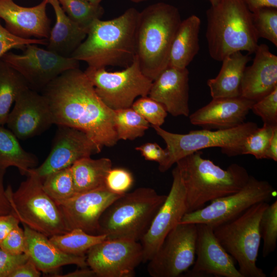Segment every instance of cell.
I'll return each instance as SVG.
<instances>
[{"label":"cell","mask_w":277,"mask_h":277,"mask_svg":"<svg viewBox=\"0 0 277 277\" xmlns=\"http://www.w3.org/2000/svg\"><path fill=\"white\" fill-rule=\"evenodd\" d=\"M42 94L49 102L53 124L80 130L102 148L117 143L114 110L102 101L79 68L62 73Z\"/></svg>","instance_id":"6da1fadb"},{"label":"cell","mask_w":277,"mask_h":277,"mask_svg":"<svg viewBox=\"0 0 277 277\" xmlns=\"http://www.w3.org/2000/svg\"><path fill=\"white\" fill-rule=\"evenodd\" d=\"M139 11L129 8L113 19H96L85 39L71 57L86 62L88 67L108 66L126 68L135 55V33Z\"/></svg>","instance_id":"7a4b0ae2"},{"label":"cell","mask_w":277,"mask_h":277,"mask_svg":"<svg viewBox=\"0 0 277 277\" xmlns=\"http://www.w3.org/2000/svg\"><path fill=\"white\" fill-rule=\"evenodd\" d=\"M201 150L197 151L176 163L185 188L187 213L238 191L250 176L247 170L236 163L223 169L212 161L203 158Z\"/></svg>","instance_id":"3957f363"},{"label":"cell","mask_w":277,"mask_h":277,"mask_svg":"<svg viewBox=\"0 0 277 277\" xmlns=\"http://www.w3.org/2000/svg\"><path fill=\"white\" fill-rule=\"evenodd\" d=\"M182 21L178 8L164 2L139 12L135 55L142 73L152 81L168 66L172 44Z\"/></svg>","instance_id":"277c9868"},{"label":"cell","mask_w":277,"mask_h":277,"mask_svg":"<svg viewBox=\"0 0 277 277\" xmlns=\"http://www.w3.org/2000/svg\"><path fill=\"white\" fill-rule=\"evenodd\" d=\"M206 37L210 56L222 62L236 52L254 53L258 37L252 12L243 0H220L206 11Z\"/></svg>","instance_id":"5b68a950"},{"label":"cell","mask_w":277,"mask_h":277,"mask_svg":"<svg viewBox=\"0 0 277 277\" xmlns=\"http://www.w3.org/2000/svg\"><path fill=\"white\" fill-rule=\"evenodd\" d=\"M166 196L149 187L125 193L104 212L97 234L105 235L108 240L140 241Z\"/></svg>","instance_id":"8992f818"},{"label":"cell","mask_w":277,"mask_h":277,"mask_svg":"<svg viewBox=\"0 0 277 277\" xmlns=\"http://www.w3.org/2000/svg\"><path fill=\"white\" fill-rule=\"evenodd\" d=\"M17 189H6L12 213L23 224L47 237L69 231L55 202L44 191L42 180L31 169Z\"/></svg>","instance_id":"52a82bcc"},{"label":"cell","mask_w":277,"mask_h":277,"mask_svg":"<svg viewBox=\"0 0 277 277\" xmlns=\"http://www.w3.org/2000/svg\"><path fill=\"white\" fill-rule=\"evenodd\" d=\"M268 204H254L235 219L213 228L220 243L238 263L243 277L267 276L256 263L261 240L259 223Z\"/></svg>","instance_id":"ba28073f"},{"label":"cell","mask_w":277,"mask_h":277,"mask_svg":"<svg viewBox=\"0 0 277 277\" xmlns=\"http://www.w3.org/2000/svg\"><path fill=\"white\" fill-rule=\"evenodd\" d=\"M152 127L166 144V159L159 165L161 172L167 171L184 157L205 148L219 147L222 153L229 156L240 155L244 140L258 127L255 123L248 122L230 129L215 131L203 129L178 134L167 131L160 126Z\"/></svg>","instance_id":"9c48e42d"},{"label":"cell","mask_w":277,"mask_h":277,"mask_svg":"<svg viewBox=\"0 0 277 277\" xmlns=\"http://www.w3.org/2000/svg\"><path fill=\"white\" fill-rule=\"evenodd\" d=\"M84 72L100 98L114 110L131 107L136 97L148 96L153 82L142 73L135 55L123 70L88 67Z\"/></svg>","instance_id":"30bf717a"},{"label":"cell","mask_w":277,"mask_h":277,"mask_svg":"<svg viewBox=\"0 0 277 277\" xmlns=\"http://www.w3.org/2000/svg\"><path fill=\"white\" fill-rule=\"evenodd\" d=\"M277 192L267 181L250 175L247 182L238 191L210 202L206 207L186 213L180 223L204 224L213 228L228 222L256 203L268 202Z\"/></svg>","instance_id":"8fae6325"},{"label":"cell","mask_w":277,"mask_h":277,"mask_svg":"<svg viewBox=\"0 0 277 277\" xmlns=\"http://www.w3.org/2000/svg\"><path fill=\"white\" fill-rule=\"evenodd\" d=\"M196 224H177L147 263L152 277H177L188 271L195 259Z\"/></svg>","instance_id":"7c38bea8"},{"label":"cell","mask_w":277,"mask_h":277,"mask_svg":"<svg viewBox=\"0 0 277 277\" xmlns=\"http://www.w3.org/2000/svg\"><path fill=\"white\" fill-rule=\"evenodd\" d=\"M22 54L5 53L1 60L18 72L31 89L43 90L64 72L79 68V61L66 57L35 44L26 45Z\"/></svg>","instance_id":"4fadbf2b"},{"label":"cell","mask_w":277,"mask_h":277,"mask_svg":"<svg viewBox=\"0 0 277 277\" xmlns=\"http://www.w3.org/2000/svg\"><path fill=\"white\" fill-rule=\"evenodd\" d=\"M86 262L98 277H132L143 263L140 242L125 239H106L91 247Z\"/></svg>","instance_id":"5bb4252c"},{"label":"cell","mask_w":277,"mask_h":277,"mask_svg":"<svg viewBox=\"0 0 277 277\" xmlns=\"http://www.w3.org/2000/svg\"><path fill=\"white\" fill-rule=\"evenodd\" d=\"M172 175L173 181L169 194L140 241L143 263L152 259L167 234L187 213L185 188L176 166Z\"/></svg>","instance_id":"9a60e30c"},{"label":"cell","mask_w":277,"mask_h":277,"mask_svg":"<svg viewBox=\"0 0 277 277\" xmlns=\"http://www.w3.org/2000/svg\"><path fill=\"white\" fill-rule=\"evenodd\" d=\"M122 195L114 193L104 186L55 202L69 231L78 228L89 234H97L102 215Z\"/></svg>","instance_id":"2e32d148"},{"label":"cell","mask_w":277,"mask_h":277,"mask_svg":"<svg viewBox=\"0 0 277 277\" xmlns=\"http://www.w3.org/2000/svg\"><path fill=\"white\" fill-rule=\"evenodd\" d=\"M58 127L48 156L39 167L32 169L42 181L48 174L71 167L76 161L102 149L84 132L66 126Z\"/></svg>","instance_id":"e0dca14e"},{"label":"cell","mask_w":277,"mask_h":277,"mask_svg":"<svg viewBox=\"0 0 277 277\" xmlns=\"http://www.w3.org/2000/svg\"><path fill=\"white\" fill-rule=\"evenodd\" d=\"M6 122L9 130L19 140H26L43 132L53 124L47 98L28 88L16 98Z\"/></svg>","instance_id":"ac0fdd59"},{"label":"cell","mask_w":277,"mask_h":277,"mask_svg":"<svg viewBox=\"0 0 277 277\" xmlns=\"http://www.w3.org/2000/svg\"><path fill=\"white\" fill-rule=\"evenodd\" d=\"M196 227V259L188 276L243 277L234 259L216 239L213 228L204 224H197Z\"/></svg>","instance_id":"d6986e66"},{"label":"cell","mask_w":277,"mask_h":277,"mask_svg":"<svg viewBox=\"0 0 277 277\" xmlns=\"http://www.w3.org/2000/svg\"><path fill=\"white\" fill-rule=\"evenodd\" d=\"M48 0L31 7L19 6L13 0H0V18L5 28L12 34L24 38L48 39L50 20L46 13Z\"/></svg>","instance_id":"ffe728a7"},{"label":"cell","mask_w":277,"mask_h":277,"mask_svg":"<svg viewBox=\"0 0 277 277\" xmlns=\"http://www.w3.org/2000/svg\"><path fill=\"white\" fill-rule=\"evenodd\" d=\"M255 102L241 96L219 97L189 116L190 123L206 129H227L245 122Z\"/></svg>","instance_id":"44dd1931"},{"label":"cell","mask_w":277,"mask_h":277,"mask_svg":"<svg viewBox=\"0 0 277 277\" xmlns=\"http://www.w3.org/2000/svg\"><path fill=\"white\" fill-rule=\"evenodd\" d=\"M189 71L168 66L152 82L148 96L174 116H189Z\"/></svg>","instance_id":"7402d4cb"},{"label":"cell","mask_w":277,"mask_h":277,"mask_svg":"<svg viewBox=\"0 0 277 277\" xmlns=\"http://www.w3.org/2000/svg\"><path fill=\"white\" fill-rule=\"evenodd\" d=\"M254 54L244 70L240 96L256 102L277 87V56L264 44H259Z\"/></svg>","instance_id":"603a6c76"},{"label":"cell","mask_w":277,"mask_h":277,"mask_svg":"<svg viewBox=\"0 0 277 277\" xmlns=\"http://www.w3.org/2000/svg\"><path fill=\"white\" fill-rule=\"evenodd\" d=\"M23 225L25 236L24 253L40 271L51 272L71 264L81 268L88 266L86 256L66 253L54 246L47 236Z\"/></svg>","instance_id":"cb8c5ba5"},{"label":"cell","mask_w":277,"mask_h":277,"mask_svg":"<svg viewBox=\"0 0 277 277\" xmlns=\"http://www.w3.org/2000/svg\"><path fill=\"white\" fill-rule=\"evenodd\" d=\"M48 1L53 8L56 21L47 39L46 49L63 57H71L86 37L88 31L65 13L58 0Z\"/></svg>","instance_id":"d4e9b609"},{"label":"cell","mask_w":277,"mask_h":277,"mask_svg":"<svg viewBox=\"0 0 277 277\" xmlns=\"http://www.w3.org/2000/svg\"><path fill=\"white\" fill-rule=\"evenodd\" d=\"M249 54L236 52L224 59L217 75L209 79L207 84L212 98L240 96L241 85Z\"/></svg>","instance_id":"484cf974"},{"label":"cell","mask_w":277,"mask_h":277,"mask_svg":"<svg viewBox=\"0 0 277 277\" xmlns=\"http://www.w3.org/2000/svg\"><path fill=\"white\" fill-rule=\"evenodd\" d=\"M201 22L196 15L182 21L174 37L168 66L186 68L198 53Z\"/></svg>","instance_id":"4316f807"},{"label":"cell","mask_w":277,"mask_h":277,"mask_svg":"<svg viewBox=\"0 0 277 277\" xmlns=\"http://www.w3.org/2000/svg\"><path fill=\"white\" fill-rule=\"evenodd\" d=\"M111 168V161L106 157H86L76 161L71 166L76 193L105 186L106 175Z\"/></svg>","instance_id":"83f0119b"},{"label":"cell","mask_w":277,"mask_h":277,"mask_svg":"<svg viewBox=\"0 0 277 277\" xmlns=\"http://www.w3.org/2000/svg\"><path fill=\"white\" fill-rule=\"evenodd\" d=\"M37 164L36 156L25 150L10 130L0 126V171L13 166L22 175H27Z\"/></svg>","instance_id":"f1b7e54d"},{"label":"cell","mask_w":277,"mask_h":277,"mask_svg":"<svg viewBox=\"0 0 277 277\" xmlns=\"http://www.w3.org/2000/svg\"><path fill=\"white\" fill-rule=\"evenodd\" d=\"M30 88L24 77L0 60V126L6 124L10 108L23 91Z\"/></svg>","instance_id":"f546056e"},{"label":"cell","mask_w":277,"mask_h":277,"mask_svg":"<svg viewBox=\"0 0 277 277\" xmlns=\"http://www.w3.org/2000/svg\"><path fill=\"white\" fill-rule=\"evenodd\" d=\"M106 239L105 235L91 234L78 228L49 238L51 242L62 251L77 256H86L91 247Z\"/></svg>","instance_id":"4dcf8cb0"},{"label":"cell","mask_w":277,"mask_h":277,"mask_svg":"<svg viewBox=\"0 0 277 277\" xmlns=\"http://www.w3.org/2000/svg\"><path fill=\"white\" fill-rule=\"evenodd\" d=\"M114 112L115 128L118 140H133L141 137L150 126V124L132 107Z\"/></svg>","instance_id":"1f68e13d"},{"label":"cell","mask_w":277,"mask_h":277,"mask_svg":"<svg viewBox=\"0 0 277 277\" xmlns=\"http://www.w3.org/2000/svg\"><path fill=\"white\" fill-rule=\"evenodd\" d=\"M65 13L74 22L87 31L96 19H101L104 9L100 4L86 0H58Z\"/></svg>","instance_id":"d6a6232c"},{"label":"cell","mask_w":277,"mask_h":277,"mask_svg":"<svg viewBox=\"0 0 277 277\" xmlns=\"http://www.w3.org/2000/svg\"><path fill=\"white\" fill-rule=\"evenodd\" d=\"M42 185L45 192L54 201L65 200L76 194L71 167L48 174Z\"/></svg>","instance_id":"836d02e7"},{"label":"cell","mask_w":277,"mask_h":277,"mask_svg":"<svg viewBox=\"0 0 277 277\" xmlns=\"http://www.w3.org/2000/svg\"><path fill=\"white\" fill-rule=\"evenodd\" d=\"M261 239L263 241V256L265 258L275 250L277 242V201L268 204L259 223Z\"/></svg>","instance_id":"e575fe53"},{"label":"cell","mask_w":277,"mask_h":277,"mask_svg":"<svg viewBox=\"0 0 277 277\" xmlns=\"http://www.w3.org/2000/svg\"><path fill=\"white\" fill-rule=\"evenodd\" d=\"M263 124L249 134L244 140L240 151V155L250 154L257 160L265 159V154L273 134L274 128Z\"/></svg>","instance_id":"d590c367"},{"label":"cell","mask_w":277,"mask_h":277,"mask_svg":"<svg viewBox=\"0 0 277 277\" xmlns=\"http://www.w3.org/2000/svg\"><path fill=\"white\" fill-rule=\"evenodd\" d=\"M252 12V22L258 37L277 47V8L265 7Z\"/></svg>","instance_id":"8d00e7d4"},{"label":"cell","mask_w":277,"mask_h":277,"mask_svg":"<svg viewBox=\"0 0 277 277\" xmlns=\"http://www.w3.org/2000/svg\"><path fill=\"white\" fill-rule=\"evenodd\" d=\"M131 107L151 126L161 127L168 114L163 105L148 96L141 97L134 101Z\"/></svg>","instance_id":"74e56055"},{"label":"cell","mask_w":277,"mask_h":277,"mask_svg":"<svg viewBox=\"0 0 277 277\" xmlns=\"http://www.w3.org/2000/svg\"><path fill=\"white\" fill-rule=\"evenodd\" d=\"M251 110L261 118L263 124L277 126V87L255 102Z\"/></svg>","instance_id":"f35d334b"},{"label":"cell","mask_w":277,"mask_h":277,"mask_svg":"<svg viewBox=\"0 0 277 277\" xmlns=\"http://www.w3.org/2000/svg\"><path fill=\"white\" fill-rule=\"evenodd\" d=\"M133 183L132 174L128 170L122 168H111L105 179V186L110 191L123 194L131 187Z\"/></svg>","instance_id":"ab89813d"},{"label":"cell","mask_w":277,"mask_h":277,"mask_svg":"<svg viewBox=\"0 0 277 277\" xmlns=\"http://www.w3.org/2000/svg\"><path fill=\"white\" fill-rule=\"evenodd\" d=\"M47 39L24 38L17 36L2 26L0 23V60L12 49L24 50L28 44L46 45Z\"/></svg>","instance_id":"60d3db41"},{"label":"cell","mask_w":277,"mask_h":277,"mask_svg":"<svg viewBox=\"0 0 277 277\" xmlns=\"http://www.w3.org/2000/svg\"><path fill=\"white\" fill-rule=\"evenodd\" d=\"M25 236L24 229L19 225L13 229L0 243V248L12 254L24 253Z\"/></svg>","instance_id":"b9f144b4"},{"label":"cell","mask_w":277,"mask_h":277,"mask_svg":"<svg viewBox=\"0 0 277 277\" xmlns=\"http://www.w3.org/2000/svg\"><path fill=\"white\" fill-rule=\"evenodd\" d=\"M29 259L25 253L12 254L0 248V277H9L10 274Z\"/></svg>","instance_id":"7bdbcfd3"},{"label":"cell","mask_w":277,"mask_h":277,"mask_svg":"<svg viewBox=\"0 0 277 277\" xmlns=\"http://www.w3.org/2000/svg\"><path fill=\"white\" fill-rule=\"evenodd\" d=\"M135 149L141 152L146 160L155 161L162 164L166 159L167 153L156 143H147L136 147Z\"/></svg>","instance_id":"ee69618b"},{"label":"cell","mask_w":277,"mask_h":277,"mask_svg":"<svg viewBox=\"0 0 277 277\" xmlns=\"http://www.w3.org/2000/svg\"><path fill=\"white\" fill-rule=\"evenodd\" d=\"M41 271L29 258L28 260L17 267L9 277H39Z\"/></svg>","instance_id":"f6af8a7d"},{"label":"cell","mask_w":277,"mask_h":277,"mask_svg":"<svg viewBox=\"0 0 277 277\" xmlns=\"http://www.w3.org/2000/svg\"><path fill=\"white\" fill-rule=\"evenodd\" d=\"M19 223L17 217L12 213L0 215V243Z\"/></svg>","instance_id":"bcb514c9"},{"label":"cell","mask_w":277,"mask_h":277,"mask_svg":"<svg viewBox=\"0 0 277 277\" xmlns=\"http://www.w3.org/2000/svg\"><path fill=\"white\" fill-rule=\"evenodd\" d=\"M6 170L0 171V215L12 213V207L4 187V176Z\"/></svg>","instance_id":"7dc6e473"},{"label":"cell","mask_w":277,"mask_h":277,"mask_svg":"<svg viewBox=\"0 0 277 277\" xmlns=\"http://www.w3.org/2000/svg\"><path fill=\"white\" fill-rule=\"evenodd\" d=\"M251 12L265 7L277 8V0H243Z\"/></svg>","instance_id":"c3c4849f"},{"label":"cell","mask_w":277,"mask_h":277,"mask_svg":"<svg viewBox=\"0 0 277 277\" xmlns=\"http://www.w3.org/2000/svg\"><path fill=\"white\" fill-rule=\"evenodd\" d=\"M265 159L277 161V126L274 128L273 132L265 154Z\"/></svg>","instance_id":"681fc988"},{"label":"cell","mask_w":277,"mask_h":277,"mask_svg":"<svg viewBox=\"0 0 277 277\" xmlns=\"http://www.w3.org/2000/svg\"><path fill=\"white\" fill-rule=\"evenodd\" d=\"M58 277H94L96 276L95 273L90 268H81V269L75 270L67 274L61 275H56Z\"/></svg>","instance_id":"f907efd6"},{"label":"cell","mask_w":277,"mask_h":277,"mask_svg":"<svg viewBox=\"0 0 277 277\" xmlns=\"http://www.w3.org/2000/svg\"><path fill=\"white\" fill-rule=\"evenodd\" d=\"M86 1H89L91 3H94V4H100V3L103 0H86Z\"/></svg>","instance_id":"816d5d0a"},{"label":"cell","mask_w":277,"mask_h":277,"mask_svg":"<svg viewBox=\"0 0 277 277\" xmlns=\"http://www.w3.org/2000/svg\"><path fill=\"white\" fill-rule=\"evenodd\" d=\"M210 2L211 5H214L216 4L220 0H207Z\"/></svg>","instance_id":"f5cc1de1"},{"label":"cell","mask_w":277,"mask_h":277,"mask_svg":"<svg viewBox=\"0 0 277 277\" xmlns=\"http://www.w3.org/2000/svg\"><path fill=\"white\" fill-rule=\"evenodd\" d=\"M132 3H139L142 2H144L147 0H130Z\"/></svg>","instance_id":"db71d44e"}]
</instances>
